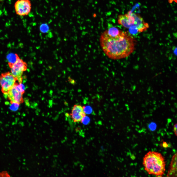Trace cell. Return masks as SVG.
Wrapping results in <instances>:
<instances>
[{"label":"cell","instance_id":"cell-2","mask_svg":"<svg viewBox=\"0 0 177 177\" xmlns=\"http://www.w3.org/2000/svg\"><path fill=\"white\" fill-rule=\"evenodd\" d=\"M143 164L144 169L149 174L162 177L165 171L164 158L160 153L149 151L144 156Z\"/></svg>","mask_w":177,"mask_h":177},{"label":"cell","instance_id":"cell-6","mask_svg":"<svg viewBox=\"0 0 177 177\" xmlns=\"http://www.w3.org/2000/svg\"><path fill=\"white\" fill-rule=\"evenodd\" d=\"M4 95L6 98L10 101V102H15L20 104L24 102L23 94L17 89L15 85L7 93Z\"/></svg>","mask_w":177,"mask_h":177},{"label":"cell","instance_id":"cell-8","mask_svg":"<svg viewBox=\"0 0 177 177\" xmlns=\"http://www.w3.org/2000/svg\"><path fill=\"white\" fill-rule=\"evenodd\" d=\"M83 106L81 105L76 104L74 105L72 108L70 114L71 118L74 122H81L83 118L86 116Z\"/></svg>","mask_w":177,"mask_h":177},{"label":"cell","instance_id":"cell-1","mask_svg":"<svg viewBox=\"0 0 177 177\" xmlns=\"http://www.w3.org/2000/svg\"><path fill=\"white\" fill-rule=\"evenodd\" d=\"M100 42L104 53L109 58L118 59L128 57L134 51L136 41L126 31H122L118 36H109L105 30L101 34Z\"/></svg>","mask_w":177,"mask_h":177},{"label":"cell","instance_id":"cell-12","mask_svg":"<svg viewBox=\"0 0 177 177\" xmlns=\"http://www.w3.org/2000/svg\"><path fill=\"white\" fill-rule=\"evenodd\" d=\"M106 30L108 35L112 37L118 36L122 31L117 28L112 26L109 27L108 29Z\"/></svg>","mask_w":177,"mask_h":177},{"label":"cell","instance_id":"cell-4","mask_svg":"<svg viewBox=\"0 0 177 177\" xmlns=\"http://www.w3.org/2000/svg\"><path fill=\"white\" fill-rule=\"evenodd\" d=\"M27 63L20 58L10 68L11 73L18 83L22 82V75L23 72L27 70Z\"/></svg>","mask_w":177,"mask_h":177},{"label":"cell","instance_id":"cell-5","mask_svg":"<svg viewBox=\"0 0 177 177\" xmlns=\"http://www.w3.org/2000/svg\"><path fill=\"white\" fill-rule=\"evenodd\" d=\"M14 7L16 14L21 16L28 15L31 10V3L30 0H18L15 2Z\"/></svg>","mask_w":177,"mask_h":177},{"label":"cell","instance_id":"cell-21","mask_svg":"<svg viewBox=\"0 0 177 177\" xmlns=\"http://www.w3.org/2000/svg\"><path fill=\"white\" fill-rule=\"evenodd\" d=\"M162 146L164 148H166L167 146V143L165 142H163L162 144Z\"/></svg>","mask_w":177,"mask_h":177},{"label":"cell","instance_id":"cell-23","mask_svg":"<svg viewBox=\"0 0 177 177\" xmlns=\"http://www.w3.org/2000/svg\"><path fill=\"white\" fill-rule=\"evenodd\" d=\"M1 0H0V1Z\"/></svg>","mask_w":177,"mask_h":177},{"label":"cell","instance_id":"cell-15","mask_svg":"<svg viewBox=\"0 0 177 177\" xmlns=\"http://www.w3.org/2000/svg\"><path fill=\"white\" fill-rule=\"evenodd\" d=\"M10 103V108L11 110L13 111H16L18 110L20 104L14 102H11Z\"/></svg>","mask_w":177,"mask_h":177},{"label":"cell","instance_id":"cell-7","mask_svg":"<svg viewBox=\"0 0 177 177\" xmlns=\"http://www.w3.org/2000/svg\"><path fill=\"white\" fill-rule=\"evenodd\" d=\"M131 12L130 11L124 15H118V23L127 29L133 26L134 19L131 14Z\"/></svg>","mask_w":177,"mask_h":177},{"label":"cell","instance_id":"cell-11","mask_svg":"<svg viewBox=\"0 0 177 177\" xmlns=\"http://www.w3.org/2000/svg\"><path fill=\"white\" fill-rule=\"evenodd\" d=\"M6 58L9 66L10 68L20 58L17 54L11 53L7 55Z\"/></svg>","mask_w":177,"mask_h":177},{"label":"cell","instance_id":"cell-3","mask_svg":"<svg viewBox=\"0 0 177 177\" xmlns=\"http://www.w3.org/2000/svg\"><path fill=\"white\" fill-rule=\"evenodd\" d=\"M16 79L8 72L3 73L0 75V86L2 92L6 94L16 83Z\"/></svg>","mask_w":177,"mask_h":177},{"label":"cell","instance_id":"cell-18","mask_svg":"<svg viewBox=\"0 0 177 177\" xmlns=\"http://www.w3.org/2000/svg\"><path fill=\"white\" fill-rule=\"evenodd\" d=\"M156 124L155 123L153 122H151L148 125L149 128L152 130H155L156 128Z\"/></svg>","mask_w":177,"mask_h":177},{"label":"cell","instance_id":"cell-14","mask_svg":"<svg viewBox=\"0 0 177 177\" xmlns=\"http://www.w3.org/2000/svg\"><path fill=\"white\" fill-rule=\"evenodd\" d=\"M40 31L42 33H47L49 30V27L47 24L44 23L41 24L40 26Z\"/></svg>","mask_w":177,"mask_h":177},{"label":"cell","instance_id":"cell-16","mask_svg":"<svg viewBox=\"0 0 177 177\" xmlns=\"http://www.w3.org/2000/svg\"><path fill=\"white\" fill-rule=\"evenodd\" d=\"M83 107L84 111L86 114H90L92 112V109L90 106H83Z\"/></svg>","mask_w":177,"mask_h":177},{"label":"cell","instance_id":"cell-20","mask_svg":"<svg viewBox=\"0 0 177 177\" xmlns=\"http://www.w3.org/2000/svg\"><path fill=\"white\" fill-rule=\"evenodd\" d=\"M173 52L174 54L177 56V46L174 47L173 49Z\"/></svg>","mask_w":177,"mask_h":177},{"label":"cell","instance_id":"cell-9","mask_svg":"<svg viewBox=\"0 0 177 177\" xmlns=\"http://www.w3.org/2000/svg\"><path fill=\"white\" fill-rule=\"evenodd\" d=\"M131 14L134 19L133 26L137 28L138 32H142L146 31L149 27L148 24L144 21L139 14L132 12Z\"/></svg>","mask_w":177,"mask_h":177},{"label":"cell","instance_id":"cell-17","mask_svg":"<svg viewBox=\"0 0 177 177\" xmlns=\"http://www.w3.org/2000/svg\"><path fill=\"white\" fill-rule=\"evenodd\" d=\"M90 121V119L88 116H86L83 118L81 122L84 125H87L89 123Z\"/></svg>","mask_w":177,"mask_h":177},{"label":"cell","instance_id":"cell-19","mask_svg":"<svg viewBox=\"0 0 177 177\" xmlns=\"http://www.w3.org/2000/svg\"><path fill=\"white\" fill-rule=\"evenodd\" d=\"M173 128L175 134L177 136V123L175 124Z\"/></svg>","mask_w":177,"mask_h":177},{"label":"cell","instance_id":"cell-10","mask_svg":"<svg viewBox=\"0 0 177 177\" xmlns=\"http://www.w3.org/2000/svg\"><path fill=\"white\" fill-rule=\"evenodd\" d=\"M166 176L177 177V151L173 156L169 167Z\"/></svg>","mask_w":177,"mask_h":177},{"label":"cell","instance_id":"cell-13","mask_svg":"<svg viewBox=\"0 0 177 177\" xmlns=\"http://www.w3.org/2000/svg\"><path fill=\"white\" fill-rule=\"evenodd\" d=\"M17 89L23 94L25 92V86L22 83L16 82L15 84Z\"/></svg>","mask_w":177,"mask_h":177},{"label":"cell","instance_id":"cell-22","mask_svg":"<svg viewBox=\"0 0 177 177\" xmlns=\"http://www.w3.org/2000/svg\"><path fill=\"white\" fill-rule=\"evenodd\" d=\"M173 1L177 3V0H172Z\"/></svg>","mask_w":177,"mask_h":177}]
</instances>
